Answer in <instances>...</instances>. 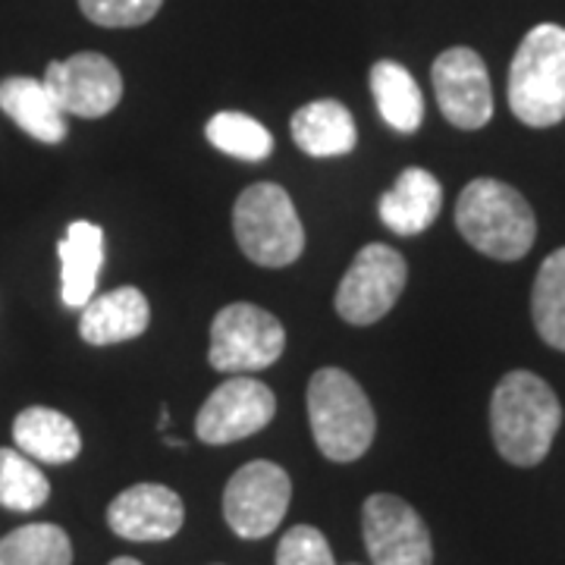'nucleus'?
I'll use <instances>...</instances> for the list:
<instances>
[{
	"label": "nucleus",
	"mask_w": 565,
	"mask_h": 565,
	"mask_svg": "<svg viewBox=\"0 0 565 565\" xmlns=\"http://www.w3.org/2000/svg\"><path fill=\"white\" fill-rule=\"evenodd\" d=\"M277 415L274 390L248 374H233L223 381L195 418V434L207 446H226L264 430Z\"/></svg>",
	"instance_id": "1a4fd4ad"
},
{
	"label": "nucleus",
	"mask_w": 565,
	"mask_h": 565,
	"mask_svg": "<svg viewBox=\"0 0 565 565\" xmlns=\"http://www.w3.org/2000/svg\"><path fill=\"white\" fill-rule=\"evenodd\" d=\"M531 318L541 340L565 352V248H556L537 270L531 289Z\"/></svg>",
	"instance_id": "412c9836"
},
{
	"label": "nucleus",
	"mask_w": 565,
	"mask_h": 565,
	"mask_svg": "<svg viewBox=\"0 0 565 565\" xmlns=\"http://www.w3.org/2000/svg\"><path fill=\"white\" fill-rule=\"evenodd\" d=\"M163 0H79L85 20L104 29H132L158 17Z\"/></svg>",
	"instance_id": "393cba45"
},
{
	"label": "nucleus",
	"mask_w": 565,
	"mask_h": 565,
	"mask_svg": "<svg viewBox=\"0 0 565 565\" xmlns=\"http://www.w3.org/2000/svg\"><path fill=\"white\" fill-rule=\"evenodd\" d=\"M0 110L17 122L22 132H29L32 139L44 145H57L66 139V114L41 79L10 76L0 82Z\"/></svg>",
	"instance_id": "a211bd4d"
},
{
	"label": "nucleus",
	"mask_w": 565,
	"mask_h": 565,
	"mask_svg": "<svg viewBox=\"0 0 565 565\" xmlns=\"http://www.w3.org/2000/svg\"><path fill=\"white\" fill-rule=\"evenodd\" d=\"M444 207V185L422 167H408L381 199V221L396 236H418L437 221Z\"/></svg>",
	"instance_id": "dca6fc26"
},
{
	"label": "nucleus",
	"mask_w": 565,
	"mask_h": 565,
	"mask_svg": "<svg viewBox=\"0 0 565 565\" xmlns=\"http://www.w3.org/2000/svg\"><path fill=\"white\" fill-rule=\"evenodd\" d=\"M185 522V505L177 490L163 484L126 487L114 503L107 505V525L122 541L154 544L170 541Z\"/></svg>",
	"instance_id": "ddd939ff"
},
{
	"label": "nucleus",
	"mask_w": 565,
	"mask_h": 565,
	"mask_svg": "<svg viewBox=\"0 0 565 565\" xmlns=\"http://www.w3.org/2000/svg\"><path fill=\"white\" fill-rule=\"evenodd\" d=\"M371 92L377 110L390 129L396 132H415L424 120V95L415 76L405 70L403 63L381 61L371 66Z\"/></svg>",
	"instance_id": "aec40b11"
},
{
	"label": "nucleus",
	"mask_w": 565,
	"mask_h": 565,
	"mask_svg": "<svg viewBox=\"0 0 565 565\" xmlns=\"http://www.w3.org/2000/svg\"><path fill=\"white\" fill-rule=\"evenodd\" d=\"M151 323V305L136 286H120L104 296H92L82 308L79 337L88 345H114L136 340Z\"/></svg>",
	"instance_id": "4468645a"
},
{
	"label": "nucleus",
	"mask_w": 565,
	"mask_h": 565,
	"mask_svg": "<svg viewBox=\"0 0 565 565\" xmlns=\"http://www.w3.org/2000/svg\"><path fill=\"white\" fill-rule=\"evenodd\" d=\"M563 427L553 386L531 371H509L490 399V434L509 465L534 468L546 459Z\"/></svg>",
	"instance_id": "f257e3e1"
},
{
	"label": "nucleus",
	"mask_w": 565,
	"mask_h": 565,
	"mask_svg": "<svg viewBox=\"0 0 565 565\" xmlns=\"http://www.w3.org/2000/svg\"><path fill=\"white\" fill-rule=\"evenodd\" d=\"M434 95L440 104V114L459 129H481L493 117V88L478 51L471 47H449L434 66Z\"/></svg>",
	"instance_id": "9b49d317"
},
{
	"label": "nucleus",
	"mask_w": 565,
	"mask_h": 565,
	"mask_svg": "<svg viewBox=\"0 0 565 565\" xmlns=\"http://www.w3.org/2000/svg\"><path fill=\"white\" fill-rule=\"evenodd\" d=\"M292 484L289 475L277 462L243 465L223 490V519L245 541H262L280 527L289 509Z\"/></svg>",
	"instance_id": "6e6552de"
},
{
	"label": "nucleus",
	"mask_w": 565,
	"mask_h": 565,
	"mask_svg": "<svg viewBox=\"0 0 565 565\" xmlns=\"http://www.w3.org/2000/svg\"><path fill=\"white\" fill-rule=\"evenodd\" d=\"M465 243L493 262H519L537 239V217L527 199L500 180H471L456 202Z\"/></svg>",
	"instance_id": "f03ea898"
},
{
	"label": "nucleus",
	"mask_w": 565,
	"mask_h": 565,
	"mask_svg": "<svg viewBox=\"0 0 565 565\" xmlns=\"http://www.w3.org/2000/svg\"><path fill=\"white\" fill-rule=\"evenodd\" d=\"M51 484L39 465L20 449H0V505L10 512H35L47 503Z\"/></svg>",
	"instance_id": "b1692460"
},
{
	"label": "nucleus",
	"mask_w": 565,
	"mask_h": 565,
	"mask_svg": "<svg viewBox=\"0 0 565 565\" xmlns=\"http://www.w3.org/2000/svg\"><path fill=\"white\" fill-rule=\"evenodd\" d=\"M61 255V299L66 308L92 302L104 267V230L92 221H73L57 245Z\"/></svg>",
	"instance_id": "2eb2a0df"
},
{
	"label": "nucleus",
	"mask_w": 565,
	"mask_h": 565,
	"mask_svg": "<svg viewBox=\"0 0 565 565\" xmlns=\"http://www.w3.org/2000/svg\"><path fill=\"white\" fill-rule=\"evenodd\" d=\"M509 107L519 120L546 129L565 120V29L534 25L509 66Z\"/></svg>",
	"instance_id": "20e7f679"
},
{
	"label": "nucleus",
	"mask_w": 565,
	"mask_h": 565,
	"mask_svg": "<svg viewBox=\"0 0 565 565\" xmlns=\"http://www.w3.org/2000/svg\"><path fill=\"white\" fill-rule=\"evenodd\" d=\"M286 349L282 323L258 305L236 302L217 311L211 323V367L221 374H252L264 371Z\"/></svg>",
	"instance_id": "423d86ee"
},
{
	"label": "nucleus",
	"mask_w": 565,
	"mask_h": 565,
	"mask_svg": "<svg viewBox=\"0 0 565 565\" xmlns=\"http://www.w3.org/2000/svg\"><path fill=\"white\" fill-rule=\"evenodd\" d=\"M277 565H337V559L318 527L296 525L282 534L277 546Z\"/></svg>",
	"instance_id": "a878e982"
},
{
	"label": "nucleus",
	"mask_w": 565,
	"mask_h": 565,
	"mask_svg": "<svg viewBox=\"0 0 565 565\" xmlns=\"http://www.w3.org/2000/svg\"><path fill=\"white\" fill-rule=\"evenodd\" d=\"M13 440L22 456L44 465H66L82 452L79 427L63 412L44 405L22 408L13 422Z\"/></svg>",
	"instance_id": "f3484780"
},
{
	"label": "nucleus",
	"mask_w": 565,
	"mask_h": 565,
	"mask_svg": "<svg viewBox=\"0 0 565 565\" xmlns=\"http://www.w3.org/2000/svg\"><path fill=\"white\" fill-rule=\"evenodd\" d=\"M233 230L245 258L262 267H286L305 248V230L289 192L277 182L248 185L233 207Z\"/></svg>",
	"instance_id": "39448f33"
},
{
	"label": "nucleus",
	"mask_w": 565,
	"mask_h": 565,
	"mask_svg": "<svg viewBox=\"0 0 565 565\" xmlns=\"http://www.w3.org/2000/svg\"><path fill=\"white\" fill-rule=\"evenodd\" d=\"M308 422L330 462H355L374 444L377 418L371 399L343 367H321L308 384Z\"/></svg>",
	"instance_id": "7ed1b4c3"
},
{
	"label": "nucleus",
	"mask_w": 565,
	"mask_h": 565,
	"mask_svg": "<svg viewBox=\"0 0 565 565\" xmlns=\"http://www.w3.org/2000/svg\"><path fill=\"white\" fill-rule=\"evenodd\" d=\"M0 565H73L70 534L47 522L17 527L0 541Z\"/></svg>",
	"instance_id": "4be33fe9"
},
{
	"label": "nucleus",
	"mask_w": 565,
	"mask_h": 565,
	"mask_svg": "<svg viewBox=\"0 0 565 565\" xmlns=\"http://www.w3.org/2000/svg\"><path fill=\"white\" fill-rule=\"evenodd\" d=\"M110 565H141L139 559H132V556H120V559H114Z\"/></svg>",
	"instance_id": "bb28decb"
},
{
	"label": "nucleus",
	"mask_w": 565,
	"mask_h": 565,
	"mask_svg": "<svg viewBox=\"0 0 565 565\" xmlns=\"http://www.w3.org/2000/svg\"><path fill=\"white\" fill-rule=\"evenodd\" d=\"M408 280V264L390 245H364L337 289V315L345 323L367 327L393 311Z\"/></svg>",
	"instance_id": "0eeeda50"
},
{
	"label": "nucleus",
	"mask_w": 565,
	"mask_h": 565,
	"mask_svg": "<svg viewBox=\"0 0 565 565\" xmlns=\"http://www.w3.org/2000/svg\"><path fill=\"white\" fill-rule=\"evenodd\" d=\"M204 136L217 151L236 158V161L258 163L270 158V151H274V136L267 132V126H262L248 114H239V110L214 114L204 126Z\"/></svg>",
	"instance_id": "5701e85b"
},
{
	"label": "nucleus",
	"mask_w": 565,
	"mask_h": 565,
	"mask_svg": "<svg viewBox=\"0 0 565 565\" xmlns=\"http://www.w3.org/2000/svg\"><path fill=\"white\" fill-rule=\"evenodd\" d=\"M292 139L308 158H343L355 148L359 132L349 107L333 98L305 104L292 117Z\"/></svg>",
	"instance_id": "6ab92c4d"
},
{
	"label": "nucleus",
	"mask_w": 565,
	"mask_h": 565,
	"mask_svg": "<svg viewBox=\"0 0 565 565\" xmlns=\"http://www.w3.org/2000/svg\"><path fill=\"white\" fill-rule=\"evenodd\" d=\"M362 531L374 565H434L430 531L403 497H367L362 509Z\"/></svg>",
	"instance_id": "9d476101"
},
{
	"label": "nucleus",
	"mask_w": 565,
	"mask_h": 565,
	"mask_svg": "<svg viewBox=\"0 0 565 565\" xmlns=\"http://www.w3.org/2000/svg\"><path fill=\"white\" fill-rule=\"evenodd\" d=\"M44 85L61 104L63 114H73L82 120H98L110 114L122 98V76L104 54L82 51L70 61H57L47 66Z\"/></svg>",
	"instance_id": "f8f14e48"
}]
</instances>
